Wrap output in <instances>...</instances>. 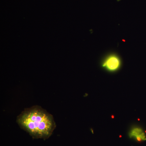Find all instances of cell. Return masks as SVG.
<instances>
[{
	"mask_svg": "<svg viewBox=\"0 0 146 146\" xmlns=\"http://www.w3.org/2000/svg\"><path fill=\"white\" fill-rule=\"evenodd\" d=\"M17 122L35 138H48L56 126L52 115L37 106L25 109L18 116Z\"/></svg>",
	"mask_w": 146,
	"mask_h": 146,
	"instance_id": "obj_1",
	"label": "cell"
},
{
	"mask_svg": "<svg viewBox=\"0 0 146 146\" xmlns=\"http://www.w3.org/2000/svg\"><path fill=\"white\" fill-rule=\"evenodd\" d=\"M120 65L119 58L115 56H111L108 58L104 64V66L111 71H114L119 68Z\"/></svg>",
	"mask_w": 146,
	"mask_h": 146,
	"instance_id": "obj_2",
	"label": "cell"
},
{
	"mask_svg": "<svg viewBox=\"0 0 146 146\" xmlns=\"http://www.w3.org/2000/svg\"><path fill=\"white\" fill-rule=\"evenodd\" d=\"M131 138H134L138 142L146 141V136L143 130L139 128H135L129 133Z\"/></svg>",
	"mask_w": 146,
	"mask_h": 146,
	"instance_id": "obj_3",
	"label": "cell"
}]
</instances>
